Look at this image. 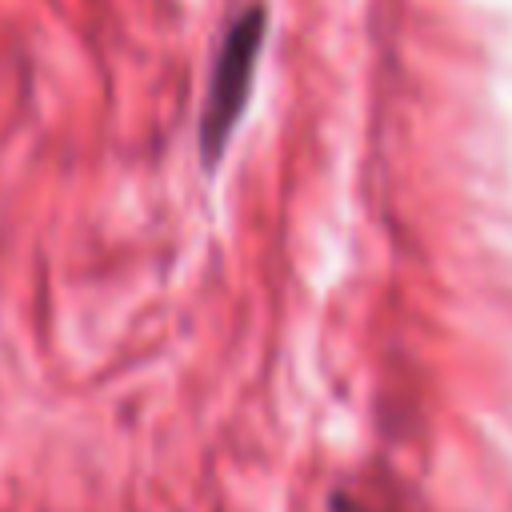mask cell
<instances>
[{
	"mask_svg": "<svg viewBox=\"0 0 512 512\" xmlns=\"http://www.w3.org/2000/svg\"><path fill=\"white\" fill-rule=\"evenodd\" d=\"M264 28H268V12H264V4H252L228 24V32L220 40V52H216V64L208 76L204 112H200V132H196L200 156L208 168L220 160L232 128L244 116V104L252 92V72H256L260 44H264Z\"/></svg>",
	"mask_w": 512,
	"mask_h": 512,
	"instance_id": "1",
	"label": "cell"
},
{
	"mask_svg": "<svg viewBox=\"0 0 512 512\" xmlns=\"http://www.w3.org/2000/svg\"><path fill=\"white\" fill-rule=\"evenodd\" d=\"M328 512H384V508L372 504V500L360 496V492H336L332 504H328Z\"/></svg>",
	"mask_w": 512,
	"mask_h": 512,
	"instance_id": "2",
	"label": "cell"
}]
</instances>
